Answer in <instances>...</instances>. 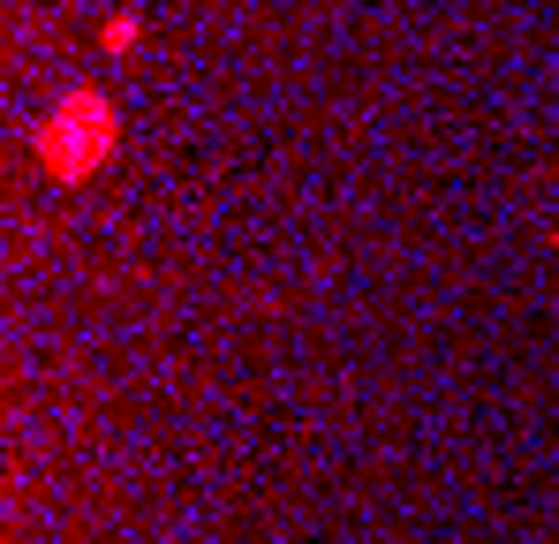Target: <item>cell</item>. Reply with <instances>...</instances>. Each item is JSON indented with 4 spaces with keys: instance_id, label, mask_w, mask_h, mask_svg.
<instances>
[{
    "instance_id": "1",
    "label": "cell",
    "mask_w": 559,
    "mask_h": 544,
    "mask_svg": "<svg viewBox=\"0 0 559 544\" xmlns=\"http://www.w3.org/2000/svg\"><path fill=\"white\" fill-rule=\"evenodd\" d=\"M114 137H121V114H114V98L106 91H69L46 121H38V167L53 181H84V175H98L106 159H114Z\"/></svg>"
},
{
    "instance_id": "2",
    "label": "cell",
    "mask_w": 559,
    "mask_h": 544,
    "mask_svg": "<svg viewBox=\"0 0 559 544\" xmlns=\"http://www.w3.org/2000/svg\"><path fill=\"white\" fill-rule=\"evenodd\" d=\"M106 46L129 54V46H136V15H114V23H106Z\"/></svg>"
}]
</instances>
